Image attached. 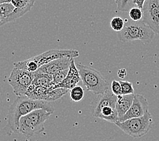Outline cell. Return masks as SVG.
I'll return each mask as SVG.
<instances>
[{
  "label": "cell",
  "mask_w": 159,
  "mask_h": 141,
  "mask_svg": "<svg viewBox=\"0 0 159 141\" xmlns=\"http://www.w3.org/2000/svg\"><path fill=\"white\" fill-rule=\"evenodd\" d=\"M39 108H44L52 114L55 111L54 107L48 101L34 100L25 95L17 96V99L10 105L7 117L8 125L10 129L14 132H19L20 117Z\"/></svg>",
  "instance_id": "cell-1"
},
{
  "label": "cell",
  "mask_w": 159,
  "mask_h": 141,
  "mask_svg": "<svg viewBox=\"0 0 159 141\" xmlns=\"http://www.w3.org/2000/svg\"><path fill=\"white\" fill-rule=\"evenodd\" d=\"M51 113L44 108L36 109L21 117L19 121V133L27 138L44 131L45 122Z\"/></svg>",
  "instance_id": "cell-2"
},
{
  "label": "cell",
  "mask_w": 159,
  "mask_h": 141,
  "mask_svg": "<svg viewBox=\"0 0 159 141\" xmlns=\"http://www.w3.org/2000/svg\"><path fill=\"white\" fill-rule=\"evenodd\" d=\"M155 33L143 23L140 21H128L123 29L118 32V37L122 42L127 43L139 40L144 43L153 40Z\"/></svg>",
  "instance_id": "cell-3"
},
{
  "label": "cell",
  "mask_w": 159,
  "mask_h": 141,
  "mask_svg": "<svg viewBox=\"0 0 159 141\" xmlns=\"http://www.w3.org/2000/svg\"><path fill=\"white\" fill-rule=\"evenodd\" d=\"M152 124V116L148 111L143 116L131 118L124 121H117L115 125L132 138L139 139L150 132Z\"/></svg>",
  "instance_id": "cell-4"
},
{
  "label": "cell",
  "mask_w": 159,
  "mask_h": 141,
  "mask_svg": "<svg viewBox=\"0 0 159 141\" xmlns=\"http://www.w3.org/2000/svg\"><path fill=\"white\" fill-rule=\"evenodd\" d=\"M77 67L80 75L81 81L88 91L98 95L104 93L109 88L106 79L99 71L82 64H78Z\"/></svg>",
  "instance_id": "cell-5"
},
{
  "label": "cell",
  "mask_w": 159,
  "mask_h": 141,
  "mask_svg": "<svg viewBox=\"0 0 159 141\" xmlns=\"http://www.w3.org/2000/svg\"><path fill=\"white\" fill-rule=\"evenodd\" d=\"M34 79V72L14 67L9 76L8 82L12 86L14 95L17 96H20L25 95L29 87L33 83Z\"/></svg>",
  "instance_id": "cell-6"
},
{
  "label": "cell",
  "mask_w": 159,
  "mask_h": 141,
  "mask_svg": "<svg viewBox=\"0 0 159 141\" xmlns=\"http://www.w3.org/2000/svg\"><path fill=\"white\" fill-rule=\"evenodd\" d=\"M142 20L159 35V0H146L142 8Z\"/></svg>",
  "instance_id": "cell-7"
},
{
  "label": "cell",
  "mask_w": 159,
  "mask_h": 141,
  "mask_svg": "<svg viewBox=\"0 0 159 141\" xmlns=\"http://www.w3.org/2000/svg\"><path fill=\"white\" fill-rule=\"evenodd\" d=\"M78 56L79 52L75 50H51L32 57L31 59L35 61L39 68L42 65L51 62L55 59L64 57L75 59Z\"/></svg>",
  "instance_id": "cell-8"
},
{
  "label": "cell",
  "mask_w": 159,
  "mask_h": 141,
  "mask_svg": "<svg viewBox=\"0 0 159 141\" xmlns=\"http://www.w3.org/2000/svg\"><path fill=\"white\" fill-rule=\"evenodd\" d=\"M149 111V103L146 98L142 95H135L132 105L129 111L119 119L118 121H124L127 119L143 116Z\"/></svg>",
  "instance_id": "cell-9"
},
{
  "label": "cell",
  "mask_w": 159,
  "mask_h": 141,
  "mask_svg": "<svg viewBox=\"0 0 159 141\" xmlns=\"http://www.w3.org/2000/svg\"><path fill=\"white\" fill-rule=\"evenodd\" d=\"M117 98V96H116L110 88L104 93L97 95L91 103V111L93 116L97 118L99 111L104 107L111 106L116 107Z\"/></svg>",
  "instance_id": "cell-10"
},
{
  "label": "cell",
  "mask_w": 159,
  "mask_h": 141,
  "mask_svg": "<svg viewBox=\"0 0 159 141\" xmlns=\"http://www.w3.org/2000/svg\"><path fill=\"white\" fill-rule=\"evenodd\" d=\"M72 59H73L69 57H64L61 58V59H55L51 61V62L42 65L35 72H36V73L54 75L59 71L68 69L70 68V65Z\"/></svg>",
  "instance_id": "cell-11"
},
{
  "label": "cell",
  "mask_w": 159,
  "mask_h": 141,
  "mask_svg": "<svg viewBox=\"0 0 159 141\" xmlns=\"http://www.w3.org/2000/svg\"><path fill=\"white\" fill-rule=\"evenodd\" d=\"M80 81V75L78 67L75 65L74 59H73L71 61L66 78L64 79V81L61 84L57 86H52L51 87H52V88H63L70 90L74 87L77 86Z\"/></svg>",
  "instance_id": "cell-12"
},
{
  "label": "cell",
  "mask_w": 159,
  "mask_h": 141,
  "mask_svg": "<svg viewBox=\"0 0 159 141\" xmlns=\"http://www.w3.org/2000/svg\"><path fill=\"white\" fill-rule=\"evenodd\" d=\"M135 94L126 95H119L117 97L116 108L119 119L122 117L129 111L132 105L133 99H134ZM119 120V119H118Z\"/></svg>",
  "instance_id": "cell-13"
},
{
  "label": "cell",
  "mask_w": 159,
  "mask_h": 141,
  "mask_svg": "<svg viewBox=\"0 0 159 141\" xmlns=\"http://www.w3.org/2000/svg\"><path fill=\"white\" fill-rule=\"evenodd\" d=\"M48 90V88H46V87L37 86L31 84L27 89L26 93H25V96L34 100L46 101Z\"/></svg>",
  "instance_id": "cell-14"
},
{
  "label": "cell",
  "mask_w": 159,
  "mask_h": 141,
  "mask_svg": "<svg viewBox=\"0 0 159 141\" xmlns=\"http://www.w3.org/2000/svg\"><path fill=\"white\" fill-rule=\"evenodd\" d=\"M97 118H99L103 120L109 121L111 123H114L118 121L119 117L116 108L115 107L106 106L103 107Z\"/></svg>",
  "instance_id": "cell-15"
},
{
  "label": "cell",
  "mask_w": 159,
  "mask_h": 141,
  "mask_svg": "<svg viewBox=\"0 0 159 141\" xmlns=\"http://www.w3.org/2000/svg\"><path fill=\"white\" fill-rule=\"evenodd\" d=\"M34 79L32 84L37 86H43L50 88L54 85L52 75L34 72Z\"/></svg>",
  "instance_id": "cell-16"
},
{
  "label": "cell",
  "mask_w": 159,
  "mask_h": 141,
  "mask_svg": "<svg viewBox=\"0 0 159 141\" xmlns=\"http://www.w3.org/2000/svg\"><path fill=\"white\" fill-rule=\"evenodd\" d=\"M69 91H70V90L66 88H52V87H50V88H48V93H47L46 101L51 102V101L57 100L65 95H66Z\"/></svg>",
  "instance_id": "cell-17"
},
{
  "label": "cell",
  "mask_w": 159,
  "mask_h": 141,
  "mask_svg": "<svg viewBox=\"0 0 159 141\" xmlns=\"http://www.w3.org/2000/svg\"><path fill=\"white\" fill-rule=\"evenodd\" d=\"M34 5V3H31V4H30L26 7H24V8H15V9L14 10L13 12L10 14L8 16V18L6 19V23H10V22H12L19 19V18L22 17L23 15H25V14L30 12V11L31 10V8H33Z\"/></svg>",
  "instance_id": "cell-18"
},
{
  "label": "cell",
  "mask_w": 159,
  "mask_h": 141,
  "mask_svg": "<svg viewBox=\"0 0 159 141\" xmlns=\"http://www.w3.org/2000/svg\"><path fill=\"white\" fill-rule=\"evenodd\" d=\"M70 99L74 102L78 103L82 100L84 96V90L81 86H75L70 90Z\"/></svg>",
  "instance_id": "cell-19"
},
{
  "label": "cell",
  "mask_w": 159,
  "mask_h": 141,
  "mask_svg": "<svg viewBox=\"0 0 159 141\" xmlns=\"http://www.w3.org/2000/svg\"><path fill=\"white\" fill-rule=\"evenodd\" d=\"M117 5V10L120 12H128L134 5V0H118L116 2Z\"/></svg>",
  "instance_id": "cell-20"
},
{
  "label": "cell",
  "mask_w": 159,
  "mask_h": 141,
  "mask_svg": "<svg viewBox=\"0 0 159 141\" xmlns=\"http://www.w3.org/2000/svg\"><path fill=\"white\" fill-rule=\"evenodd\" d=\"M125 23V20L119 16H115L110 21V27L114 31L119 32L123 29Z\"/></svg>",
  "instance_id": "cell-21"
},
{
  "label": "cell",
  "mask_w": 159,
  "mask_h": 141,
  "mask_svg": "<svg viewBox=\"0 0 159 141\" xmlns=\"http://www.w3.org/2000/svg\"><path fill=\"white\" fill-rule=\"evenodd\" d=\"M120 83L121 88H122V95H132V94H134L135 90L131 82L122 80V81H120Z\"/></svg>",
  "instance_id": "cell-22"
},
{
  "label": "cell",
  "mask_w": 159,
  "mask_h": 141,
  "mask_svg": "<svg viewBox=\"0 0 159 141\" xmlns=\"http://www.w3.org/2000/svg\"><path fill=\"white\" fill-rule=\"evenodd\" d=\"M68 71H69V68L68 69H65L63 71H59L57 72V73L52 75L53 83H54L53 86H57L61 84V83L64 81V79L66 78Z\"/></svg>",
  "instance_id": "cell-23"
},
{
  "label": "cell",
  "mask_w": 159,
  "mask_h": 141,
  "mask_svg": "<svg viewBox=\"0 0 159 141\" xmlns=\"http://www.w3.org/2000/svg\"><path fill=\"white\" fill-rule=\"evenodd\" d=\"M129 15L130 19L133 21H140L142 20L143 17L142 10L139 8L138 7L132 8L129 11Z\"/></svg>",
  "instance_id": "cell-24"
},
{
  "label": "cell",
  "mask_w": 159,
  "mask_h": 141,
  "mask_svg": "<svg viewBox=\"0 0 159 141\" xmlns=\"http://www.w3.org/2000/svg\"><path fill=\"white\" fill-rule=\"evenodd\" d=\"M11 3L15 8H21L35 3V0H11Z\"/></svg>",
  "instance_id": "cell-25"
},
{
  "label": "cell",
  "mask_w": 159,
  "mask_h": 141,
  "mask_svg": "<svg viewBox=\"0 0 159 141\" xmlns=\"http://www.w3.org/2000/svg\"><path fill=\"white\" fill-rule=\"evenodd\" d=\"M111 90L116 96L122 95V88L120 81L113 80L111 82Z\"/></svg>",
  "instance_id": "cell-26"
},
{
  "label": "cell",
  "mask_w": 159,
  "mask_h": 141,
  "mask_svg": "<svg viewBox=\"0 0 159 141\" xmlns=\"http://www.w3.org/2000/svg\"><path fill=\"white\" fill-rule=\"evenodd\" d=\"M117 75L118 77L120 79H124L127 75V71L125 69V68H120L119 69L117 72Z\"/></svg>",
  "instance_id": "cell-27"
},
{
  "label": "cell",
  "mask_w": 159,
  "mask_h": 141,
  "mask_svg": "<svg viewBox=\"0 0 159 141\" xmlns=\"http://www.w3.org/2000/svg\"><path fill=\"white\" fill-rule=\"evenodd\" d=\"M146 1V0H134V4L136 5L137 7H138L139 8L142 9L143 6Z\"/></svg>",
  "instance_id": "cell-28"
},
{
  "label": "cell",
  "mask_w": 159,
  "mask_h": 141,
  "mask_svg": "<svg viewBox=\"0 0 159 141\" xmlns=\"http://www.w3.org/2000/svg\"><path fill=\"white\" fill-rule=\"evenodd\" d=\"M3 24H4V18H3L2 14L1 12V10H0V27H2Z\"/></svg>",
  "instance_id": "cell-29"
},
{
  "label": "cell",
  "mask_w": 159,
  "mask_h": 141,
  "mask_svg": "<svg viewBox=\"0 0 159 141\" xmlns=\"http://www.w3.org/2000/svg\"><path fill=\"white\" fill-rule=\"evenodd\" d=\"M11 2V0H0V4H2V3H9Z\"/></svg>",
  "instance_id": "cell-30"
},
{
  "label": "cell",
  "mask_w": 159,
  "mask_h": 141,
  "mask_svg": "<svg viewBox=\"0 0 159 141\" xmlns=\"http://www.w3.org/2000/svg\"><path fill=\"white\" fill-rule=\"evenodd\" d=\"M117 1H118V0H114V2H115V3H116V2Z\"/></svg>",
  "instance_id": "cell-31"
}]
</instances>
